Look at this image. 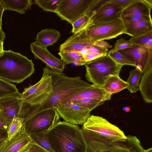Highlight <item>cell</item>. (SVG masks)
Masks as SVG:
<instances>
[{
    "label": "cell",
    "mask_w": 152,
    "mask_h": 152,
    "mask_svg": "<svg viewBox=\"0 0 152 152\" xmlns=\"http://www.w3.org/2000/svg\"><path fill=\"white\" fill-rule=\"evenodd\" d=\"M53 84L51 94L40 102L30 104L21 101L20 118L24 119L42 111L57 108L66 99L78 94L91 84L80 77H71L48 68Z\"/></svg>",
    "instance_id": "obj_1"
},
{
    "label": "cell",
    "mask_w": 152,
    "mask_h": 152,
    "mask_svg": "<svg viewBox=\"0 0 152 152\" xmlns=\"http://www.w3.org/2000/svg\"><path fill=\"white\" fill-rule=\"evenodd\" d=\"M48 139L55 152H87V144L77 125L60 121L48 131Z\"/></svg>",
    "instance_id": "obj_2"
},
{
    "label": "cell",
    "mask_w": 152,
    "mask_h": 152,
    "mask_svg": "<svg viewBox=\"0 0 152 152\" xmlns=\"http://www.w3.org/2000/svg\"><path fill=\"white\" fill-rule=\"evenodd\" d=\"M32 60L18 52L3 50L0 53V79L20 83L34 72Z\"/></svg>",
    "instance_id": "obj_3"
},
{
    "label": "cell",
    "mask_w": 152,
    "mask_h": 152,
    "mask_svg": "<svg viewBox=\"0 0 152 152\" xmlns=\"http://www.w3.org/2000/svg\"><path fill=\"white\" fill-rule=\"evenodd\" d=\"M85 33L93 44L96 41L127 34L126 29L121 17L108 21L92 22L86 29Z\"/></svg>",
    "instance_id": "obj_4"
},
{
    "label": "cell",
    "mask_w": 152,
    "mask_h": 152,
    "mask_svg": "<svg viewBox=\"0 0 152 152\" xmlns=\"http://www.w3.org/2000/svg\"><path fill=\"white\" fill-rule=\"evenodd\" d=\"M60 117L56 108L42 111L23 119L24 130L29 136L48 132L60 121Z\"/></svg>",
    "instance_id": "obj_5"
},
{
    "label": "cell",
    "mask_w": 152,
    "mask_h": 152,
    "mask_svg": "<svg viewBox=\"0 0 152 152\" xmlns=\"http://www.w3.org/2000/svg\"><path fill=\"white\" fill-rule=\"evenodd\" d=\"M43 71L42 76L39 81L34 85L30 84L21 93H19L22 102L30 104H37L43 100L52 92L53 81L48 67H45Z\"/></svg>",
    "instance_id": "obj_6"
},
{
    "label": "cell",
    "mask_w": 152,
    "mask_h": 152,
    "mask_svg": "<svg viewBox=\"0 0 152 152\" xmlns=\"http://www.w3.org/2000/svg\"><path fill=\"white\" fill-rule=\"evenodd\" d=\"M94 0H60L55 13L62 20L72 24L91 12Z\"/></svg>",
    "instance_id": "obj_7"
},
{
    "label": "cell",
    "mask_w": 152,
    "mask_h": 152,
    "mask_svg": "<svg viewBox=\"0 0 152 152\" xmlns=\"http://www.w3.org/2000/svg\"><path fill=\"white\" fill-rule=\"evenodd\" d=\"M83 129L115 141L126 138L124 132L102 117L91 115L83 125Z\"/></svg>",
    "instance_id": "obj_8"
},
{
    "label": "cell",
    "mask_w": 152,
    "mask_h": 152,
    "mask_svg": "<svg viewBox=\"0 0 152 152\" xmlns=\"http://www.w3.org/2000/svg\"><path fill=\"white\" fill-rule=\"evenodd\" d=\"M94 136L104 152H143L144 149L136 137L129 135L125 139L112 141L107 138L94 133Z\"/></svg>",
    "instance_id": "obj_9"
},
{
    "label": "cell",
    "mask_w": 152,
    "mask_h": 152,
    "mask_svg": "<svg viewBox=\"0 0 152 152\" xmlns=\"http://www.w3.org/2000/svg\"><path fill=\"white\" fill-rule=\"evenodd\" d=\"M64 121L75 125H83L91 116L89 110L72 102L60 104L56 109Z\"/></svg>",
    "instance_id": "obj_10"
},
{
    "label": "cell",
    "mask_w": 152,
    "mask_h": 152,
    "mask_svg": "<svg viewBox=\"0 0 152 152\" xmlns=\"http://www.w3.org/2000/svg\"><path fill=\"white\" fill-rule=\"evenodd\" d=\"M131 59L139 68L142 73L152 68V50L144 47L134 45L118 51Z\"/></svg>",
    "instance_id": "obj_11"
},
{
    "label": "cell",
    "mask_w": 152,
    "mask_h": 152,
    "mask_svg": "<svg viewBox=\"0 0 152 152\" xmlns=\"http://www.w3.org/2000/svg\"><path fill=\"white\" fill-rule=\"evenodd\" d=\"M31 50L35 59H39L53 71L63 72L65 65L61 59L52 54L47 47L41 46L35 42L30 45Z\"/></svg>",
    "instance_id": "obj_12"
},
{
    "label": "cell",
    "mask_w": 152,
    "mask_h": 152,
    "mask_svg": "<svg viewBox=\"0 0 152 152\" xmlns=\"http://www.w3.org/2000/svg\"><path fill=\"white\" fill-rule=\"evenodd\" d=\"M73 34L59 47V51H72L80 53L93 45L85 33L86 29Z\"/></svg>",
    "instance_id": "obj_13"
},
{
    "label": "cell",
    "mask_w": 152,
    "mask_h": 152,
    "mask_svg": "<svg viewBox=\"0 0 152 152\" xmlns=\"http://www.w3.org/2000/svg\"><path fill=\"white\" fill-rule=\"evenodd\" d=\"M24 128L10 140L8 138L0 145V152H25L32 142Z\"/></svg>",
    "instance_id": "obj_14"
},
{
    "label": "cell",
    "mask_w": 152,
    "mask_h": 152,
    "mask_svg": "<svg viewBox=\"0 0 152 152\" xmlns=\"http://www.w3.org/2000/svg\"><path fill=\"white\" fill-rule=\"evenodd\" d=\"M123 66L117 65L112 67L98 69H86L87 80L93 84L102 86L111 75H119Z\"/></svg>",
    "instance_id": "obj_15"
},
{
    "label": "cell",
    "mask_w": 152,
    "mask_h": 152,
    "mask_svg": "<svg viewBox=\"0 0 152 152\" xmlns=\"http://www.w3.org/2000/svg\"><path fill=\"white\" fill-rule=\"evenodd\" d=\"M107 0L93 13L91 17L92 22L108 21L121 17L123 9L117 5L107 3Z\"/></svg>",
    "instance_id": "obj_16"
},
{
    "label": "cell",
    "mask_w": 152,
    "mask_h": 152,
    "mask_svg": "<svg viewBox=\"0 0 152 152\" xmlns=\"http://www.w3.org/2000/svg\"><path fill=\"white\" fill-rule=\"evenodd\" d=\"M112 95L106 92L102 86L92 84L81 92L66 99L61 104L86 98H94L105 102L110 100Z\"/></svg>",
    "instance_id": "obj_17"
},
{
    "label": "cell",
    "mask_w": 152,
    "mask_h": 152,
    "mask_svg": "<svg viewBox=\"0 0 152 152\" xmlns=\"http://www.w3.org/2000/svg\"><path fill=\"white\" fill-rule=\"evenodd\" d=\"M19 93L0 99L1 112L12 119L14 117L19 118L21 101Z\"/></svg>",
    "instance_id": "obj_18"
},
{
    "label": "cell",
    "mask_w": 152,
    "mask_h": 152,
    "mask_svg": "<svg viewBox=\"0 0 152 152\" xmlns=\"http://www.w3.org/2000/svg\"><path fill=\"white\" fill-rule=\"evenodd\" d=\"M151 8L152 7H150L145 0H136L123 10L121 18L132 16L152 20L151 15Z\"/></svg>",
    "instance_id": "obj_19"
},
{
    "label": "cell",
    "mask_w": 152,
    "mask_h": 152,
    "mask_svg": "<svg viewBox=\"0 0 152 152\" xmlns=\"http://www.w3.org/2000/svg\"><path fill=\"white\" fill-rule=\"evenodd\" d=\"M139 89L144 100L148 103L152 102V68L143 73Z\"/></svg>",
    "instance_id": "obj_20"
},
{
    "label": "cell",
    "mask_w": 152,
    "mask_h": 152,
    "mask_svg": "<svg viewBox=\"0 0 152 152\" xmlns=\"http://www.w3.org/2000/svg\"><path fill=\"white\" fill-rule=\"evenodd\" d=\"M60 37V33L57 30L45 29L37 33L35 42L41 46L47 47L54 44Z\"/></svg>",
    "instance_id": "obj_21"
},
{
    "label": "cell",
    "mask_w": 152,
    "mask_h": 152,
    "mask_svg": "<svg viewBox=\"0 0 152 152\" xmlns=\"http://www.w3.org/2000/svg\"><path fill=\"white\" fill-rule=\"evenodd\" d=\"M128 84L126 81L119 77V75L110 76L102 86L104 90L107 93L112 95L126 89Z\"/></svg>",
    "instance_id": "obj_22"
},
{
    "label": "cell",
    "mask_w": 152,
    "mask_h": 152,
    "mask_svg": "<svg viewBox=\"0 0 152 152\" xmlns=\"http://www.w3.org/2000/svg\"><path fill=\"white\" fill-rule=\"evenodd\" d=\"M4 10L15 11L20 14L26 13L29 9H31L33 4L31 0H0Z\"/></svg>",
    "instance_id": "obj_23"
},
{
    "label": "cell",
    "mask_w": 152,
    "mask_h": 152,
    "mask_svg": "<svg viewBox=\"0 0 152 152\" xmlns=\"http://www.w3.org/2000/svg\"><path fill=\"white\" fill-rule=\"evenodd\" d=\"M58 54L64 64H74L78 66L85 65L86 63L82 55L80 53L72 51H59Z\"/></svg>",
    "instance_id": "obj_24"
},
{
    "label": "cell",
    "mask_w": 152,
    "mask_h": 152,
    "mask_svg": "<svg viewBox=\"0 0 152 152\" xmlns=\"http://www.w3.org/2000/svg\"><path fill=\"white\" fill-rule=\"evenodd\" d=\"M142 74L141 70L138 67H136L130 71L126 82L128 85L126 89L130 93H135L139 90L140 81Z\"/></svg>",
    "instance_id": "obj_25"
},
{
    "label": "cell",
    "mask_w": 152,
    "mask_h": 152,
    "mask_svg": "<svg viewBox=\"0 0 152 152\" xmlns=\"http://www.w3.org/2000/svg\"><path fill=\"white\" fill-rule=\"evenodd\" d=\"M117 65L118 64L107 54L88 62L84 65L86 69H98L109 67Z\"/></svg>",
    "instance_id": "obj_26"
},
{
    "label": "cell",
    "mask_w": 152,
    "mask_h": 152,
    "mask_svg": "<svg viewBox=\"0 0 152 152\" xmlns=\"http://www.w3.org/2000/svg\"><path fill=\"white\" fill-rule=\"evenodd\" d=\"M152 29V21L142 20L127 28L126 33L127 35L133 37Z\"/></svg>",
    "instance_id": "obj_27"
},
{
    "label": "cell",
    "mask_w": 152,
    "mask_h": 152,
    "mask_svg": "<svg viewBox=\"0 0 152 152\" xmlns=\"http://www.w3.org/2000/svg\"><path fill=\"white\" fill-rule=\"evenodd\" d=\"M24 129V123L20 118L14 117L10 123L7 129L8 139L10 140Z\"/></svg>",
    "instance_id": "obj_28"
},
{
    "label": "cell",
    "mask_w": 152,
    "mask_h": 152,
    "mask_svg": "<svg viewBox=\"0 0 152 152\" xmlns=\"http://www.w3.org/2000/svg\"><path fill=\"white\" fill-rule=\"evenodd\" d=\"M107 55L118 64L123 66L127 65L136 67L135 64L131 59L118 51L111 50Z\"/></svg>",
    "instance_id": "obj_29"
},
{
    "label": "cell",
    "mask_w": 152,
    "mask_h": 152,
    "mask_svg": "<svg viewBox=\"0 0 152 152\" xmlns=\"http://www.w3.org/2000/svg\"><path fill=\"white\" fill-rule=\"evenodd\" d=\"M48 132L32 134L30 136L32 141L48 152H55L48 141Z\"/></svg>",
    "instance_id": "obj_30"
},
{
    "label": "cell",
    "mask_w": 152,
    "mask_h": 152,
    "mask_svg": "<svg viewBox=\"0 0 152 152\" xmlns=\"http://www.w3.org/2000/svg\"><path fill=\"white\" fill-rule=\"evenodd\" d=\"M104 101L92 98L78 99L72 102L73 103L86 108L91 112L94 109L103 104Z\"/></svg>",
    "instance_id": "obj_31"
},
{
    "label": "cell",
    "mask_w": 152,
    "mask_h": 152,
    "mask_svg": "<svg viewBox=\"0 0 152 152\" xmlns=\"http://www.w3.org/2000/svg\"><path fill=\"white\" fill-rule=\"evenodd\" d=\"M60 0H35L34 4L38 5L43 11L55 13Z\"/></svg>",
    "instance_id": "obj_32"
},
{
    "label": "cell",
    "mask_w": 152,
    "mask_h": 152,
    "mask_svg": "<svg viewBox=\"0 0 152 152\" xmlns=\"http://www.w3.org/2000/svg\"><path fill=\"white\" fill-rule=\"evenodd\" d=\"M19 93L15 85L0 79V99Z\"/></svg>",
    "instance_id": "obj_33"
},
{
    "label": "cell",
    "mask_w": 152,
    "mask_h": 152,
    "mask_svg": "<svg viewBox=\"0 0 152 152\" xmlns=\"http://www.w3.org/2000/svg\"><path fill=\"white\" fill-rule=\"evenodd\" d=\"M91 16L90 14H86L74 22L72 24V33L74 34L86 28L92 22L91 20Z\"/></svg>",
    "instance_id": "obj_34"
},
{
    "label": "cell",
    "mask_w": 152,
    "mask_h": 152,
    "mask_svg": "<svg viewBox=\"0 0 152 152\" xmlns=\"http://www.w3.org/2000/svg\"><path fill=\"white\" fill-rule=\"evenodd\" d=\"M152 38V29L143 34L132 37L128 40L133 45L145 47L148 41Z\"/></svg>",
    "instance_id": "obj_35"
},
{
    "label": "cell",
    "mask_w": 152,
    "mask_h": 152,
    "mask_svg": "<svg viewBox=\"0 0 152 152\" xmlns=\"http://www.w3.org/2000/svg\"><path fill=\"white\" fill-rule=\"evenodd\" d=\"M134 45L128 40L121 38L117 40L115 43L114 47L111 50L113 51H119L125 49Z\"/></svg>",
    "instance_id": "obj_36"
},
{
    "label": "cell",
    "mask_w": 152,
    "mask_h": 152,
    "mask_svg": "<svg viewBox=\"0 0 152 152\" xmlns=\"http://www.w3.org/2000/svg\"><path fill=\"white\" fill-rule=\"evenodd\" d=\"M122 18L124 23L126 29L132 25L142 20H152L145 18L132 16H127Z\"/></svg>",
    "instance_id": "obj_37"
},
{
    "label": "cell",
    "mask_w": 152,
    "mask_h": 152,
    "mask_svg": "<svg viewBox=\"0 0 152 152\" xmlns=\"http://www.w3.org/2000/svg\"><path fill=\"white\" fill-rule=\"evenodd\" d=\"M136 0H107V3L112 4L119 6L123 10Z\"/></svg>",
    "instance_id": "obj_38"
},
{
    "label": "cell",
    "mask_w": 152,
    "mask_h": 152,
    "mask_svg": "<svg viewBox=\"0 0 152 152\" xmlns=\"http://www.w3.org/2000/svg\"><path fill=\"white\" fill-rule=\"evenodd\" d=\"M12 119L7 116L2 112L0 113V129H7Z\"/></svg>",
    "instance_id": "obj_39"
},
{
    "label": "cell",
    "mask_w": 152,
    "mask_h": 152,
    "mask_svg": "<svg viewBox=\"0 0 152 152\" xmlns=\"http://www.w3.org/2000/svg\"><path fill=\"white\" fill-rule=\"evenodd\" d=\"M108 51V49L92 45L89 47L87 52H93L104 56L107 54Z\"/></svg>",
    "instance_id": "obj_40"
},
{
    "label": "cell",
    "mask_w": 152,
    "mask_h": 152,
    "mask_svg": "<svg viewBox=\"0 0 152 152\" xmlns=\"http://www.w3.org/2000/svg\"><path fill=\"white\" fill-rule=\"evenodd\" d=\"M27 150L28 152H48L42 147L32 141L28 148Z\"/></svg>",
    "instance_id": "obj_41"
},
{
    "label": "cell",
    "mask_w": 152,
    "mask_h": 152,
    "mask_svg": "<svg viewBox=\"0 0 152 152\" xmlns=\"http://www.w3.org/2000/svg\"><path fill=\"white\" fill-rule=\"evenodd\" d=\"M102 55L93 52H88L83 55L85 62H88L97 58Z\"/></svg>",
    "instance_id": "obj_42"
},
{
    "label": "cell",
    "mask_w": 152,
    "mask_h": 152,
    "mask_svg": "<svg viewBox=\"0 0 152 152\" xmlns=\"http://www.w3.org/2000/svg\"><path fill=\"white\" fill-rule=\"evenodd\" d=\"M93 45L108 49L113 47L112 45L104 40L96 41L93 43Z\"/></svg>",
    "instance_id": "obj_43"
},
{
    "label": "cell",
    "mask_w": 152,
    "mask_h": 152,
    "mask_svg": "<svg viewBox=\"0 0 152 152\" xmlns=\"http://www.w3.org/2000/svg\"><path fill=\"white\" fill-rule=\"evenodd\" d=\"M8 138L7 129H0V140H5Z\"/></svg>",
    "instance_id": "obj_44"
},
{
    "label": "cell",
    "mask_w": 152,
    "mask_h": 152,
    "mask_svg": "<svg viewBox=\"0 0 152 152\" xmlns=\"http://www.w3.org/2000/svg\"><path fill=\"white\" fill-rule=\"evenodd\" d=\"M4 11L3 6L0 0V30L2 29V17Z\"/></svg>",
    "instance_id": "obj_45"
},
{
    "label": "cell",
    "mask_w": 152,
    "mask_h": 152,
    "mask_svg": "<svg viewBox=\"0 0 152 152\" xmlns=\"http://www.w3.org/2000/svg\"><path fill=\"white\" fill-rule=\"evenodd\" d=\"M6 38L5 34L2 29L0 30V41L3 42Z\"/></svg>",
    "instance_id": "obj_46"
},
{
    "label": "cell",
    "mask_w": 152,
    "mask_h": 152,
    "mask_svg": "<svg viewBox=\"0 0 152 152\" xmlns=\"http://www.w3.org/2000/svg\"><path fill=\"white\" fill-rule=\"evenodd\" d=\"M87 152H96L95 150L91 146L87 144Z\"/></svg>",
    "instance_id": "obj_47"
},
{
    "label": "cell",
    "mask_w": 152,
    "mask_h": 152,
    "mask_svg": "<svg viewBox=\"0 0 152 152\" xmlns=\"http://www.w3.org/2000/svg\"><path fill=\"white\" fill-rule=\"evenodd\" d=\"M143 152H152V148H151L147 149H144Z\"/></svg>",
    "instance_id": "obj_48"
},
{
    "label": "cell",
    "mask_w": 152,
    "mask_h": 152,
    "mask_svg": "<svg viewBox=\"0 0 152 152\" xmlns=\"http://www.w3.org/2000/svg\"><path fill=\"white\" fill-rule=\"evenodd\" d=\"M3 42H1L0 41V48L2 49H3Z\"/></svg>",
    "instance_id": "obj_49"
},
{
    "label": "cell",
    "mask_w": 152,
    "mask_h": 152,
    "mask_svg": "<svg viewBox=\"0 0 152 152\" xmlns=\"http://www.w3.org/2000/svg\"><path fill=\"white\" fill-rule=\"evenodd\" d=\"M3 50V49H2L0 48V53L2 52V51Z\"/></svg>",
    "instance_id": "obj_50"
},
{
    "label": "cell",
    "mask_w": 152,
    "mask_h": 152,
    "mask_svg": "<svg viewBox=\"0 0 152 152\" xmlns=\"http://www.w3.org/2000/svg\"><path fill=\"white\" fill-rule=\"evenodd\" d=\"M25 152H28L27 151V149L26 150Z\"/></svg>",
    "instance_id": "obj_51"
},
{
    "label": "cell",
    "mask_w": 152,
    "mask_h": 152,
    "mask_svg": "<svg viewBox=\"0 0 152 152\" xmlns=\"http://www.w3.org/2000/svg\"><path fill=\"white\" fill-rule=\"evenodd\" d=\"M1 110H0V113H1Z\"/></svg>",
    "instance_id": "obj_52"
}]
</instances>
